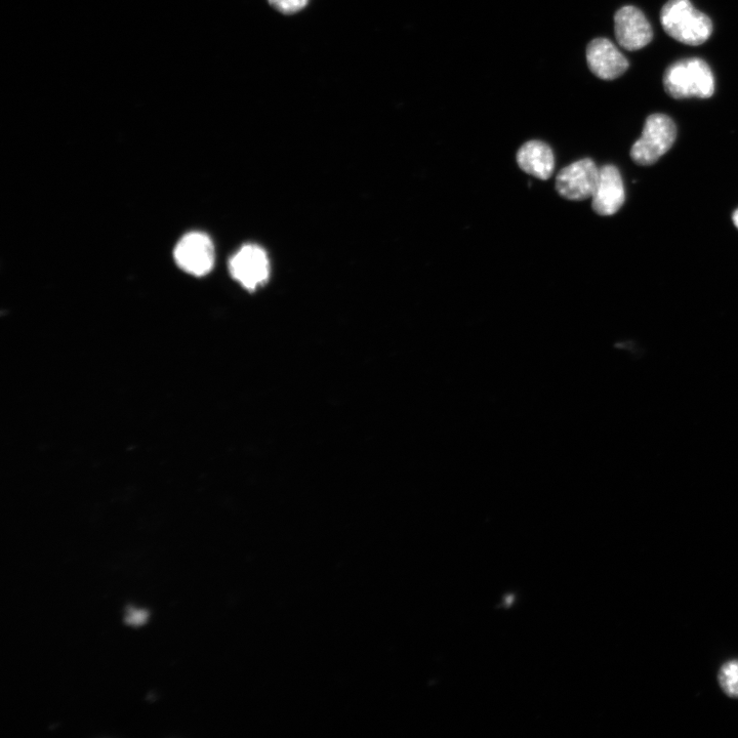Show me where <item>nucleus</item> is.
<instances>
[{
	"instance_id": "1",
	"label": "nucleus",
	"mask_w": 738,
	"mask_h": 738,
	"mask_svg": "<svg viewBox=\"0 0 738 738\" xmlns=\"http://www.w3.org/2000/svg\"><path fill=\"white\" fill-rule=\"evenodd\" d=\"M664 87L674 99H708L715 93V77L711 67L703 59H684L666 70Z\"/></svg>"
},
{
	"instance_id": "2",
	"label": "nucleus",
	"mask_w": 738,
	"mask_h": 738,
	"mask_svg": "<svg viewBox=\"0 0 738 738\" xmlns=\"http://www.w3.org/2000/svg\"><path fill=\"white\" fill-rule=\"evenodd\" d=\"M664 30L679 43L701 46L713 33L712 20L697 11L690 0H669L661 12Z\"/></svg>"
},
{
	"instance_id": "3",
	"label": "nucleus",
	"mask_w": 738,
	"mask_h": 738,
	"mask_svg": "<svg viewBox=\"0 0 738 738\" xmlns=\"http://www.w3.org/2000/svg\"><path fill=\"white\" fill-rule=\"evenodd\" d=\"M676 138L673 119L665 114H652L647 117L642 136L631 149V157L640 166H651L672 148Z\"/></svg>"
},
{
	"instance_id": "4",
	"label": "nucleus",
	"mask_w": 738,
	"mask_h": 738,
	"mask_svg": "<svg viewBox=\"0 0 738 738\" xmlns=\"http://www.w3.org/2000/svg\"><path fill=\"white\" fill-rule=\"evenodd\" d=\"M174 256L183 271L201 277L210 273L214 267V243L208 235L192 232L179 241Z\"/></svg>"
},
{
	"instance_id": "5",
	"label": "nucleus",
	"mask_w": 738,
	"mask_h": 738,
	"mask_svg": "<svg viewBox=\"0 0 738 738\" xmlns=\"http://www.w3.org/2000/svg\"><path fill=\"white\" fill-rule=\"evenodd\" d=\"M599 170L590 158L573 162L556 178V190L565 199L582 201L592 198L599 179Z\"/></svg>"
},
{
	"instance_id": "6",
	"label": "nucleus",
	"mask_w": 738,
	"mask_h": 738,
	"mask_svg": "<svg viewBox=\"0 0 738 738\" xmlns=\"http://www.w3.org/2000/svg\"><path fill=\"white\" fill-rule=\"evenodd\" d=\"M230 272L246 290L255 291L270 275V262L260 246L245 245L230 260Z\"/></svg>"
},
{
	"instance_id": "7",
	"label": "nucleus",
	"mask_w": 738,
	"mask_h": 738,
	"mask_svg": "<svg viewBox=\"0 0 738 738\" xmlns=\"http://www.w3.org/2000/svg\"><path fill=\"white\" fill-rule=\"evenodd\" d=\"M614 31L619 45L627 51H638L651 43L653 30L645 15L627 6L615 14Z\"/></svg>"
},
{
	"instance_id": "8",
	"label": "nucleus",
	"mask_w": 738,
	"mask_h": 738,
	"mask_svg": "<svg viewBox=\"0 0 738 738\" xmlns=\"http://www.w3.org/2000/svg\"><path fill=\"white\" fill-rule=\"evenodd\" d=\"M626 199L623 178L618 168L607 164L599 170V179L592 196V207L599 216L617 214Z\"/></svg>"
},
{
	"instance_id": "9",
	"label": "nucleus",
	"mask_w": 738,
	"mask_h": 738,
	"mask_svg": "<svg viewBox=\"0 0 738 738\" xmlns=\"http://www.w3.org/2000/svg\"><path fill=\"white\" fill-rule=\"evenodd\" d=\"M587 62L590 70L603 80H613L622 76L629 68L627 58L607 38H596L587 48Z\"/></svg>"
},
{
	"instance_id": "10",
	"label": "nucleus",
	"mask_w": 738,
	"mask_h": 738,
	"mask_svg": "<svg viewBox=\"0 0 738 738\" xmlns=\"http://www.w3.org/2000/svg\"><path fill=\"white\" fill-rule=\"evenodd\" d=\"M517 162L523 172L544 181L550 179L555 170L554 153L541 141L525 143L517 153Z\"/></svg>"
},
{
	"instance_id": "11",
	"label": "nucleus",
	"mask_w": 738,
	"mask_h": 738,
	"mask_svg": "<svg viewBox=\"0 0 738 738\" xmlns=\"http://www.w3.org/2000/svg\"><path fill=\"white\" fill-rule=\"evenodd\" d=\"M718 682L726 695L738 699V660L729 661L721 667Z\"/></svg>"
},
{
	"instance_id": "12",
	"label": "nucleus",
	"mask_w": 738,
	"mask_h": 738,
	"mask_svg": "<svg viewBox=\"0 0 738 738\" xmlns=\"http://www.w3.org/2000/svg\"><path fill=\"white\" fill-rule=\"evenodd\" d=\"M268 3L277 12L291 16L303 11L310 0H268Z\"/></svg>"
},
{
	"instance_id": "13",
	"label": "nucleus",
	"mask_w": 738,
	"mask_h": 738,
	"mask_svg": "<svg viewBox=\"0 0 738 738\" xmlns=\"http://www.w3.org/2000/svg\"><path fill=\"white\" fill-rule=\"evenodd\" d=\"M148 620V611L146 609L129 608V612L125 619L127 625L132 627H140Z\"/></svg>"
},
{
	"instance_id": "14",
	"label": "nucleus",
	"mask_w": 738,
	"mask_h": 738,
	"mask_svg": "<svg viewBox=\"0 0 738 738\" xmlns=\"http://www.w3.org/2000/svg\"><path fill=\"white\" fill-rule=\"evenodd\" d=\"M732 220L735 227L738 228V209L733 213Z\"/></svg>"
}]
</instances>
